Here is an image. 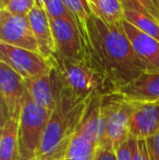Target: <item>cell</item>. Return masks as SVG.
Here are the masks:
<instances>
[{"mask_svg": "<svg viewBox=\"0 0 159 160\" xmlns=\"http://www.w3.org/2000/svg\"><path fill=\"white\" fill-rule=\"evenodd\" d=\"M64 86L81 98L115 93L116 88L106 75L96 69L91 61L57 62Z\"/></svg>", "mask_w": 159, "mask_h": 160, "instance_id": "4", "label": "cell"}, {"mask_svg": "<svg viewBox=\"0 0 159 160\" xmlns=\"http://www.w3.org/2000/svg\"><path fill=\"white\" fill-rule=\"evenodd\" d=\"M92 14L108 23H120L124 20L120 0H86Z\"/></svg>", "mask_w": 159, "mask_h": 160, "instance_id": "18", "label": "cell"}, {"mask_svg": "<svg viewBox=\"0 0 159 160\" xmlns=\"http://www.w3.org/2000/svg\"><path fill=\"white\" fill-rule=\"evenodd\" d=\"M62 1L72 14L73 20H74L81 35L86 44L87 49H88V35H87L86 23L88 18L92 15L88 3L86 0H62Z\"/></svg>", "mask_w": 159, "mask_h": 160, "instance_id": "20", "label": "cell"}, {"mask_svg": "<svg viewBox=\"0 0 159 160\" xmlns=\"http://www.w3.org/2000/svg\"><path fill=\"white\" fill-rule=\"evenodd\" d=\"M33 34L38 45L39 53L47 59L55 60V42L49 18L42 8L35 6L27 15Z\"/></svg>", "mask_w": 159, "mask_h": 160, "instance_id": "14", "label": "cell"}, {"mask_svg": "<svg viewBox=\"0 0 159 160\" xmlns=\"http://www.w3.org/2000/svg\"><path fill=\"white\" fill-rule=\"evenodd\" d=\"M129 143L132 152V160H145L144 150H143V141L129 138Z\"/></svg>", "mask_w": 159, "mask_h": 160, "instance_id": "23", "label": "cell"}, {"mask_svg": "<svg viewBox=\"0 0 159 160\" xmlns=\"http://www.w3.org/2000/svg\"><path fill=\"white\" fill-rule=\"evenodd\" d=\"M89 98H81L66 86L47 123L35 160H62L77 133Z\"/></svg>", "mask_w": 159, "mask_h": 160, "instance_id": "2", "label": "cell"}, {"mask_svg": "<svg viewBox=\"0 0 159 160\" xmlns=\"http://www.w3.org/2000/svg\"><path fill=\"white\" fill-rule=\"evenodd\" d=\"M125 21L159 42V22L137 0H120Z\"/></svg>", "mask_w": 159, "mask_h": 160, "instance_id": "15", "label": "cell"}, {"mask_svg": "<svg viewBox=\"0 0 159 160\" xmlns=\"http://www.w3.org/2000/svg\"><path fill=\"white\" fill-rule=\"evenodd\" d=\"M56 62L89 61L87 47L73 18L50 20Z\"/></svg>", "mask_w": 159, "mask_h": 160, "instance_id": "6", "label": "cell"}, {"mask_svg": "<svg viewBox=\"0 0 159 160\" xmlns=\"http://www.w3.org/2000/svg\"><path fill=\"white\" fill-rule=\"evenodd\" d=\"M104 95H94L89 98L88 105L83 116L79 133L88 138L98 147L102 134V102Z\"/></svg>", "mask_w": 159, "mask_h": 160, "instance_id": "16", "label": "cell"}, {"mask_svg": "<svg viewBox=\"0 0 159 160\" xmlns=\"http://www.w3.org/2000/svg\"><path fill=\"white\" fill-rule=\"evenodd\" d=\"M26 91L31 98L39 106L52 111L64 88L63 78L56 64L48 73L25 80Z\"/></svg>", "mask_w": 159, "mask_h": 160, "instance_id": "10", "label": "cell"}, {"mask_svg": "<svg viewBox=\"0 0 159 160\" xmlns=\"http://www.w3.org/2000/svg\"><path fill=\"white\" fill-rule=\"evenodd\" d=\"M0 42L39 52L27 15H15L0 10Z\"/></svg>", "mask_w": 159, "mask_h": 160, "instance_id": "9", "label": "cell"}, {"mask_svg": "<svg viewBox=\"0 0 159 160\" xmlns=\"http://www.w3.org/2000/svg\"><path fill=\"white\" fill-rule=\"evenodd\" d=\"M0 160H20L19 119H9L1 124Z\"/></svg>", "mask_w": 159, "mask_h": 160, "instance_id": "17", "label": "cell"}, {"mask_svg": "<svg viewBox=\"0 0 159 160\" xmlns=\"http://www.w3.org/2000/svg\"><path fill=\"white\" fill-rule=\"evenodd\" d=\"M159 22V0H137Z\"/></svg>", "mask_w": 159, "mask_h": 160, "instance_id": "25", "label": "cell"}, {"mask_svg": "<svg viewBox=\"0 0 159 160\" xmlns=\"http://www.w3.org/2000/svg\"><path fill=\"white\" fill-rule=\"evenodd\" d=\"M97 160H118L116 150L109 147H98Z\"/></svg>", "mask_w": 159, "mask_h": 160, "instance_id": "26", "label": "cell"}, {"mask_svg": "<svg viewBox=\"0 0 159 160\" xmlns=\"http://www.w3.org/2000/svg\"><path fill=\"white\" fill-rule=\"evenodd\" d=\"M123 98L134 102H158L159 73L144 72L117 91Z\"/></svg>", "mask_w": 159, "mask_h": 160, "instance_id": "13", "label": "cell"}, {"mask_svg": "<svg viewBox=\"0 0 159 160\" xmlns=\"http://www.w3.org/2000/svg\"><path fill=\"white\" fill-rule=\"evenodd\" d=\"M91 63L108 78L116 92L145 70L123 30L122 22L108 23L92 14L86 23Z\"/></svg>", "mask_w": 159, "mask_h": 160, "instance_id": "1", "label": "cell"}, {"mask_svg": "<svg viewBox=\"0 0 159 160\" xmlns=\"http://www.w3.org/2000/svg\"><path fill=\"white\" fill-rule=\"evenodd\" d=\"M35 6V0H10L3 9L15 15H28Z\"/></svg>", "mask_w": 159, "mask_h": 160, "instance_id": "22", "label": "cell"}, {"mask_svg": "<svg viewBox=\"0 0 159 160\" xmlns=\"http://www.w3.org/2000/svg\"><path fill=\"white\" fill-rule=\"evenodd\" d=\"M116 154H117L118 160H132V152L129 141L121 145L120 147H118L116 149Z\"/></svg>", "mask_w": 159, "mask_h": 160, "instance_id": "27", "label": "cell"}, {"mask_svg": "<svg viewBox=\"0 0 159 160\" xmlns=\"http://www.w3.org/2000/svg\"><path fill=\"white\" fill-rule=\"evenodd\" d=\"M146 145L153 160H159V132L155 136L147 139Z\"/></svg>", "mask_w": 159, "mask_h": 160, "instance_id": "24", "label": "cell"}, {"mask_svg": "<svg viewBox=\"0 0 159 160\" xmlns=\"http://www.w3.org/2000/svg\"><path fill=\"white\" fill-rule=\"evenodd\" d=\"M159 132V101L135 102L130 121V138L147 141Z\"/></svg>", "mask_w": 159, "mask_h": 160, "instance_id": "12", "label": "cell"}, {"mask_svg": "<svg viewBox=\"0 0 159 160\" xmlns=\"http://www.w3.org/2000/svg\"><path fill=\"white\" fill-rule=\"evenodd\" d=\"M26 92L25 80L8 64L0 61L1 124L9 119H20Z\"/></svg>", "mask_w": 159, "mask_h": 160, "instance_id": "8", "label": "cell"}, {"mask_svg": "<svg viewBox=\"0 0 159 160\" xmlns=\"http://www.w3.org/2000/svg\"><path fill=\"white\" fill-rule=\"evenodd\" d=\"M143 150H144V156L145 160H153L151 154H149L148 149H147V145H146V141H143Z\"/></svg>", "mask_w": 159, "mask_h": 160, "instance_id": "28", "label": "cell"}, {"mask_svg": "<svg viewBox=\"0 0 159 160\" xmlns=\"http://www.w3.org/2000/svg\"><path fill=\"white\" fill-rule=\"evenodd\" d=\"M45 11L50 20L62 19V18H72L70 11L67 9L62 0H49L45 4Z\"/></svg>", "mask_w": 159, "mask_h": 160, "instance_id": "21", "label": "cell"}, {"mask_svg": "<svg viewBox=\"0 0 159 160\" xmlns=\"http://www.w3.org/2000/svg\"><path fill=\"white\" fill-rule=\"evenodd\" d=\"M122 26L145 72L159 73V42L123 20Z\"/></svg>", "mask_w": 159, "mask_h": 160, "instance_id": "11", "label": "cell"}, {"mask_svg": "<svg viewBox=\"0 0 159 160\" xmlns=\"http://www.w3.org/2000/svg\"><path fill=\"white\" fill-rule=\"evenodd\" d=\"M10 0H0V9H3Z\"/></svg>", "mask_w": 159, "mask_h": 160, "instance_id": "30", "label": "cell"}, {"mask_svg": "<svg viewBox=\"0 0 159 160\" xmlns=\"http://www.w3.org/2000/svg\"><path fill=\"white\" fill-rule=\"evenodd\" d=\"M0 61L8 64L24 80L46 74L57 64L39 52L0 42Z\"/></svg>", "mask_w": 159, "mask_h": 160, "instance_id": "7", "label": "cell"}, {"mask_svg": "<svg viewBox=\"0 0 159 160\" xmlns=\"http://www.w3.org/2000/svg\"><path fill=\"white\" fill-rule=\"evenodd\" d=\"M51 112L35 102L26 92L19 119L20 159H36Z\"/></svg>", "mask_w": 159, "mask_h": 160, "instance_id": "5", "label": "cell"}, {"mask_svg": "<svg viewBox=\"0 0 159 160\" xmlns=\"http://www.w3.org/2000/svg\"><path fill=\"white\" fill-rule=\"evenodd\" d=\"M20 160H25V159H20Z\"/></svg>", "mask_w": 159, "mask_h": 160, "instance_id": "31", "label": "cell"}, {"mask_svg": "<svg viewBox=\"0 0 159 160\" xmlns=\"http://www.w3.org/2000/svg\"><path fill=\"white\" fill-rule=\"evenodd\" d=\"M135 102L127 100L117 92L102 96V134L98 147L117 149L130 138V121Z\"/></svg>", "mask_w": 159, "mask_h": 160, "instance_id": "3", "label": "cell"}, {"mask_svg": "<svg viewBox=\"0 0 159 160\" xmlns=\"http://www.w3.org/2000/svg\"><path fill=\"white\" fill-rule=\"evenodd\" d=\"M97 146L77 131L62 160H97Z\"/></svg>", "mask_w": 159, "mask_h": 160, "instance_id": "19", "label": "cell"}, {"mask_svg": "<svg viewBox=\"0 0 159 160\" xmlns=\"http://www.w3.org/2000/svg\"><path fill=\"white\" fill-rule=\"evenodd\" d=\"M49 0H35V4L39 8H42L45 10V4L48 2Z\"/></svg>", "mask_w": 159, "mask_h": 160, "instance_id": "29", "label": "cell"}]
</instances>
